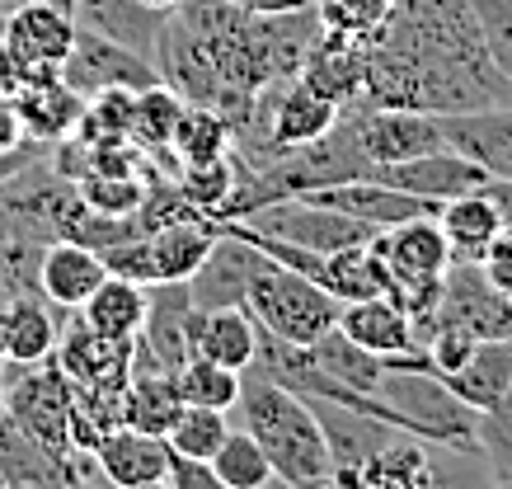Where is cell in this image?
<instances>
[{
	"instance_id": "cell-53",
	"label": "cell",
	"mask_w": 512,
	"mask_h": 489,
	"mask_svg": "<svg viewBox=\"0 0 512 489\" xmlns=\"http://www.w3.org/2000/svg\"><path fill=\"white\" fill-rule=\"evenodd\" d=\"M268 489H287V485H278V480H273V485H268Z\"/></svg>"
},
{
	"instance_id": "cell-34",
	"label": "cell",
	"mask_w": 512,
	"mask_h": 489,
	"mask_svg": "<svg viewBox=\"0 0 512 489\" xmlns=\"http://www.w3.org/2000/svg\"><path fill=\"white\" fill-rule=\"evenodd\" d=\"M226 433H231V424H226V414L221 410H202V405H184V410L174 414L170 433H165V442H170L174 457H188V461H212L221 452V442H226Z\"/></svg>"
},
{
	"instance_id": "cell-42",
	"label": "cell",
	"mask_w": 512,
	"mask_h": 489,
	"mask_svg": "<svg viewBox=\"0 0 512 489\" xmlns=\"http://www.w3.org/2000/svg\"><path fill=\"white\" fill-rule=\"evenodd\" d=\"M19 90H24V66L5 48V15H0V99H15Z\"/></svg>"
},
{
	"instance_id": "cell-7",
	"label": "cell",
	"mask_w": 512,
	"mask_h": 489,
	"mask_svg": "<svg viewBox=\"0 0 512 489\" xmlns=\"http://www.w3.org/2000/svg\"><path fill=\"white\" fill-rule=\"evenodd\" d=\"M5 48L24 66V85L62 76L66 57L76 48V15L47 0H19L5 10Z\"/></svg>"
},
{
	"instance_id": "cell-28",
	"label": "cell",
	"mask_w": 512,
	"mask_h": 489,
	"mask_svg": "<svg viewBox=\"0 0 512 489\" xmlns=\"http://www.w3.org/2000/svg\"><path fill=\"white\" fill-rule=\"evenodd\" d=\"M184 410V395L174 372H132L123 391V424L141 428V433H170L174 414Z\"/></svg>"
},
{
	"instance_id": "cell-22",
	"label": "cell",
	"mask_w": 512,
	"mask_h": 489,
	"mask_svg": "<svg viewBox=\"0 0 512 489\" xmlns=\"http://www.w3.org/2000/svg\"><path fill=\"white\" fill-rule=\"evenodd\" d=\"M15 113H19V127H24V142L57 146L66 137H76L80 113H85V95H76L62 76L29 80L15 95Z\"/></svg>"
},
{
	"instance_id": "cell-36",
	"label": "cell",
	"mask_w": 512,
	"mask_h": 489,
	"mask_svg": "<svg viewBox=\"0 0 512 489\" xmlns=\"http://www.w3.org/2000/svg\"><path fill=\"white\" fill-rule=\"evenodd\" d=\"M132 127V90H99L85 99L76 137L80 142H127Z\"/></svg>"
},
{
	"instance_id": "cell-19",
	"label": "cell",
	"mask_w": 512,
	"mask_h": 489,
	"mask_svg": "<svg viewBox=\"0 0 512 489\" xmlns=\"http://www.w3.org/2000/svg\"><path fill=\"white\" fill-rule=\"evenodd\" d=\"M301 198L339 207V212L367 221V226H376V231H390V226H400V221H409V217H433L437 212V203H423V198H414V193L390 189V184H381V179H348V184L311 189V193H301Z\"/></svg>"
},
{
	"instance_id": "cell-52",
	"label": "cell",
	"mask_w": 512,
	"mask_h": 489,
	"mask_svg": "<svg viewBox=\"0 0 512 489\" xmlns=\"http://www.w3.org/2000/svg\"><path fill=\"white\" fill-rule=\"evenodd\" d=\"M489 489H512V480H494V485H489Z\"/></svg>"
},
{
	"instance_id": "cell-33",
	"label": "cell",
	"mask_w": 512,
	"mask_h": 489,
	"mask_svg": "<svg viewBox=\"0 0 512 489\" xmlns=\"http://www.w3.org/2000/svg\"><path fill=\"white\" fill-rule=\"evenodd\" d=\"M174 189L184 198L193 212L217 221L226 212L235 193V156H221V160H207V165H179L174 174Z\"/></svg>"
},
{
	"instance_id": "cell-1",
	"label": "cell",
	"mask_w": 512,
	"mask_h": 489,
	"mask_svg": "<svg viewBox=\"0 0 512 489\" xmlns=\"http://www.w3.org/2000/svg\"><path fill=\"white\" fill-rule=\"evenodd\" d=\"M235 410L245 414V428L254 433V442L264 447L278 485L296 489V485H306V480H315V475L334 471L325 428H320V419H315L306 395L287 391V386L259 377V372H245V386H240V405H235Z\"/></svg>"
},
{
	"instance_id": "cell-46",
	"label": "cell",
	"mask_w": 512,
	"mask_h": 489,
	"mask_svg": "<svg viewBox=\"0 0 512 489\" xmlns=\"http://www.w3.org/2000/svg\"><path fill=\"white\" fill-rule=\"evenodd\" d=\"M296 489H343V485H339V475L329 471V475H315V480H306V485H296Z\"/></svg>"
},
{
	"instance_id": "cell-51",
	"label": "cell",
	"mask_w": 512,
	"mask_h": 489,
	"mask_svg": "<svg viewBox=\"0 0 512 489\" xmlns=\"http://www.w3.org/2000/svg\"><path fill=\"white\" fill-rule=\"evenodd\" d=\"M47 5H57V10H71V15H76V0H47Z\"/></svg>"
},
{
	"instance_id": "cell-11",
	"label": "cell",
	"mask_w": 512,
	"mask_h": 489,
	"mask_svg": "<svg viewBox=\"0 0 512 489\" xmlns=\"http://www.w3.org/2000/svg\"><path fill=\"white\" fill-rule=\"evenodd\" d=\"M57 367L66 372V381L76 391H109L123 395L127 377H132V344H118V339H104L94 334L85 320L71 311V325L57 339Z\"/></svg>"
},
{
	"instance_id": "cell-40",
	"label": "cell",
	"mask_w": 512,
	"mask_h": 489,
	"mask_svg": "<svg viewBox=\"0 0 512 489\" xmlns=\"http://www.w3.org/2000/svg\"><path fill=\"white\" fill-rule=\"evenodd\" d=\"M390 5H395V0H315V19H320V29L367 38V33L381 29V19L390 15Z\"/></svg>"
},
{
	"instance_id": "cell-43",
	"label": "cell",
	"mask_w": 512,
	"mask_h": 489,
	"mask_svg": "<svg viewBox=\"0 0 512 489\" xmlns=\"http://www.w3.org/2000/svg\"><path fill=\"white\" fill-rule=\"evenodd\" d=\"M245 15H296V10H315V0H226Z\"/></svg>"
},
{
	"instance_id": "cell-6",
	"label": "cell",
	"mask_w": 512,
	"mask_h": 489,
	"mask_svg": "<svg viewBox=\"0 0 512 489\" xmlns=\"http://www.w3.org/2000/svg\"><path fill=\"white\" fill-rule=\"evenodd\" d=\"M71 381L57 367V358L29 363L24 377H10V395H5V414L29 433L38 447H47L52 457H76L71 452Z\"/></svg>"
},
{
	"instance_id": "cell-48",
	"label": "cell",
	"mask_w": 512,
	"mask_h": 489,
	"mask_svg": "<svg viewBox=\"0 0 512 489\" xmlns=\"http://www.w3.org/2000/svg\"><path fill=\"white\" fill-rule=\"evenodd\" d=\"M146 5H156V10H165V15H170V10H179L184 0H146Z\"/></svg>"
},
{
	"instance_id": "cell-31",
	"label": "cell",
	"mask_w": 512,
	"mask_h": 489,
	"mask_svg": "<svg viewBox=\"0 0 512 489\" xmlns=\"http://www.w3.org/2000/svg\"><path fill=\"white\" fill-rule=\"evenodd\" d=\"M179 113H184V95H174L165 80L137 90V95H132V127H127V142L141 146L146 156L170 151V137H174V127H179Z\"/></svg>"
},
{
	"instance_id": "cell-55",
	"label": "cell",
	"mask_w": 512,
	"mask_h": 489,
	"mask_svg": "<svg viewBox=\"0 0 512 489\" xmlns=\"http://www.w3.org/2000/svg\"><path fill=\"white\" fill-rule=\"evenodd\" d=\"M0 489H5V480H0Z\"/></svg>"
},
{
	"instance_id": "cell-37",
	"label": "cell",
	"mask_w": 512,
	"mask_h": 489,
	"mask_svg": "<svg viewBox=\"0 0 512 489\" xmlns=\"http://www.w3.org/2000/svg\"><path fill=\"white\" fill-rule=\"evenodd\" d=\"M76 189L90 212H113V217L141 212V203H146L141 174H85V179H76Z\"/></svg>"
},
{
	"instance_id": "cell-20",
	"label": "cell",
	"mask_w": 512,
	"mask_h": 489,
	"mask_svg": "<svg viewBox=\"0 0 512 489\" xmlns=\"http://www.w3.org/2000/svg\"><path fill=\"white\" fill-rule=\"evenodd\" d=\"M76 24L156 62L160 33H165L170 15L146 0H76Z\"/></svg>"
},
{
	"instance_id": "cell-4",
	"label": "cell",
	"mask_w": 512,
	"mask_h": 489,
	"mask_svg": "<svg viewBox=\"0 0 512 489\" xmlns=\"http://www.w3.org/2000/svg\"><path fill=\"white\" fill-rule=\"evenodd\" d=\"M221 226L202 212H184V217L165 221L146 236L127 240V245H113L104 250V264L118 278H132L141 287H160V283H188L198 264L207 259V250L217 245Z\"/></svg>"
},
{
	"instance_id": "cell-17",
	"label": "cell",
	"mask_w": 512,
	"mask_h": 489,
	"mask_svg": "<svg viewBox=\"0 0 512 489\" xmlns=\"http://www.w3.org/2000/svg\"><path fill=\"white\" fill-rule=\"evenodd\" d=\"M433 217H437V226H442V236H447V245H451V259H470V264H480L484 250L508 231V212H503V203H498L494 179L475 193H461V198L437 203Z\"/></svg>"
},
{
	"instance_id": "cell-25",
	"label": "cell",
	"mask_w": 512,
	"mask_h": 489,
	"mask_svg": "<svg viewBox=\"0 0 512 489\" xmlns=\"http://www.w3.org/2000/svg\"><path fill=\"white\" fill-rule=\"evenodd\" d=\"M57 339H62V320L43 292H19L5 301V363H43L57 353Z\"/></svg>"
},
{
	"instance_id": "cell-29",
	"label": "cell",
	"mask_w": 512,
	"mask_h": 489,
	"mask_svg": "<svg viewBox=\"0 0 512 489\" xmlns=\"http://www.w3.org/2000/svg\"><path fill=\"white\" fill-rule=\"evenodd\" d=\"M311 358L325 367L329 377L343 381V386H348V391H357V395H376V381L386 377V358H381V353H372V348L353 344L339 325H334L325 339H315Z\"/></svg>"
},
{
	"instance_id": "cell-27",
	"label": "cell",
	"mask_w": 512,
	"mask_h": 489,
	"mask_svg": "<svg viewBox=\"0 0 512 489\" xmlns=\"http://www.w3.org/2000/svg\"><path fill=\"white\" fill-rule=\"evenodd\" d=\"M451 391L466 400L470 410H494L503 391L512 386V339H480L470 348V358L451 377H442Z\"/></svg>"
},
{
	"instance_id": "cell-35",
	"label": "cell",
	"mask_w": 512,
	"mask_h": 489,
	"mask_svg": "<svg viewBox=\"0 0 512 489\" xmlns=\"http://www.w3.org/2000/svg\"><path fill=\"white\" fill-rule=\"evenodd\" d=\"M212 471L226 480L231 489H268L278 475H273V466H268L264 447L254 442V433L249 428H240V433H226V442H221V452L212 457Z\"/></svg>"
},
{
	"instance_id": "cell-23",
	"label": "cell",
	"mask_w": 512,
	"mask_h": 489,
	"mask_svg": "<svg viewBox=\"0 0 512 489\" xmlns=\"http://www.w3.org/2000/svg\"><path fill=\"white\" fill-rule=\"evenodd\" d=\"M311 410H315V419H320V428H325L334 471H353V466H362L372 452H381L395 433H404V428L386 424V419H376V414L348 410V405H334V400H311Z\"/></svg>"
},
{
	"instance_id": "cell-8",
	"label": "cell",
	"mask_w": 512,
	"mask_h": 489,
	"mask_svg": "<svg viewBox=\"0 0 512 489\" xmlns=\"http://www.w3.org/2000/svg\"><path fill=\"white\" fill-rule=\"evenodd\" d=\"M343 118L353 127L357 151L367 156V165H390V160H409L423 151H442V118L437 113H409V109H376V104H343Z\"/></svg>"
},
{
	"instance_id": "cell-14",
	"label": "cell",
	"mask_w": 512,
	"mask_h": 489,
	"mask_svg": "<svg viewBox=\"0 0 512 489\" xmlns=\"http://www.w3.org/2000/svg\"><path fill=\"white\" fill-rule=\"evenodd\" d=\"M104 278H109L104 254L90 250V245H80V240H71V236L52 240V245H43V254H38V292H43L62 316L80 311Z\"/></svg>"
},
{
	"instance_id": "cell-2",
	"label": "cell",
	"mask_w": 512,
	"mask_h": 489,
	"mask_svg": "<svg viewBox=\"0 0 512 489\" xmlns=\"http://www.w3.org/2000/svg\"><path fill=\"white\" fill-rule=\"evenodd\" d=\"M376 400L395 410V424L404 433L480 457V410H470L466 400L437 377L428 353L386 358V377L376 381Z\"/></svg>"
},
{
	"instance_id": "cell-50",
	"label": "cell",
	"mask_w": 512,
	"mask_h": 489,
	"mask_svg": "<svg viewBox=\"0 0 512 489\" xmlns=\"http://www.w3.org/2000/svg\"><path fill=\"white\" fill-rule=\"evenodd\" d=\"M127 489H170V480H146V485H127Z\"/></svg>"
},
{
	"instance_id": "cell-10",
	"label": "cell",
	"mask_w": 512,
	"mask_h": 489,
	"mask_svg": "<svg viewBox=\"0 0 512 489\" xmlns=\"http://www.w3.org/2000/svg\"><path fill=\"white\" fill-rule=\"evenodd\" d=\"M268 254L254 245V240L235 236L221 226L217 245L207 250V259L198 264V273L188 278V297L198 311H217V306H245L254 278L264 273Z\"/></svg>"
},
{
	"instance_id": "cell-21",
	"label": "cell",
	"mask_w": 512,
	"mask_h": 489,
	"mask_svg": "<svg viewBox=\"0 0 512 489\" xmlns=\"http://www.w3.org/2000/svg\"><path fill=\"white\" fill-rule=\"evenodd\" d=\"M170 442L160 433H141V428L118 424L109 438L94 447V466L104 471L113 489L127 485H146V480H170Z\"/></svg>"
},
{
	"instance_id": "cell-26",
	"label": "cell",
	"mask_w": 512,
	"mask_h": 489,
	"mask_svg": "<svg viewBox=\"0 0 512 489\" xmlns=\"http://www.w3.org/2000/svg\"><path fill=\"white\" fill-rule=\"evenodd\" d=\"M146 306H151V287H141V283H132V278L109 273L104 283L94 287V297L80 306L76 316L85 320L94 334H104V339L137 344L141 325H146Z\"/></svg>"
},
{
	"instance_id": "cell-24",
	"label": "cell",
	"mask_w": 512,
	"mask_h": 489,
	"mask_svg": "<svg viewBox=\"0 0 512 489\" xmlns=\"http://www.w3.org/2000/svg\"><path fill=\"white\" fill-rule=\"evenodd\" d=\"M259 348V325L245 306H217V311H193V358L249 372Z\"/></svg>"
},
{
	"instance_id": "cell-54",
	"label": "cell",
	"mask_w": 512,
	"mask_h": 489,
	"mask_svg": "<svg viewBox=\"0 0 512 489\" xmlns=\"http://www.w3.org/2000/svg\"><path fill=\"white\" fill-rule=\"evenodd\" d=\"M508 104H512V90H508Z\"/></svg>"
},
{
	"instance_id": "cell-18",
	"label": "cell",
	"mask_w": 512,
	"mask_h": 489,
	"mask_svg": "<svg viewBox=\"0 0 512 489\" xmlns=\"http://www.w3.org/2000/svg\"><path fill=\"white\" fill-rule=\"evenodd\" d=\"M339 330L353 344L372 348L381 358H404V353H423L419 325L404 311L395 297H362V301H343L339 311Z\"/></svg>"
},
{
	"instance_id": "cell-13",
	"label": "cell",
	"mask_w": 512,
	"mask_h": 489,
	"mask_svg": "<svg viewBox=\"0 0 512 489\" xmlns=\"http://www.w3.org/2000/svg\"><path fill=\"white\" fill-rule=\"evenodd\" d=\"M442 137L451 151L475 160L489 179L512 184V104H489L475 113H442Z\"/></svg>"
},
{
	"instance_id": "cell-41",
	"label": "cell",
	"mask_w": 512,
	"mask_h": 489,
	"mask_svg": "<svg viewBox=\"0 0 512 489\" xmlns=\"http://www.w3.org/2000/svg\"><path fill=\"white\" fill-rule=\"evenodd\" d=\"M170 489H231L212 471V461H188V457H174L170 461Z\"/></svg>"
},
{
	"instance_id": "cell-39",
	"label": "cell",
	"mask_w": 512,
	"mask_h": 489,
	"mask_svg": "<svg viewBox=\"0 0 512 489\" xmlns=\"http://www.w3.org/2000/svg\"><path fill=\"white\" fill-rule=\"evenodd\" d=\"M475 24H480V43L489 62L503 80H512V0H470Z\"/></svg>"
},
{
	"instance_id": "cell-16",
	"label": "cell",
	"mask_w": 512,
	"mask_h": 489,
	"mask_svg": "<svg viewBox=\"0 0 512 489\" xmlns=\"http://www.w3.org/2000/svg\"><path fill=\"white\" fill-rule=\"evenodd\" d=\"M433 471H437V442H423L414 433H395L362 466L334 475H339L343 489H428Z\"/></svg>"
},
{
	"instance_id": "cell-12",
	"label": "cell",
	"mask_w": 512,
	"mask_h": 489,
	"mask_svg": "<svg viewBox=\"0 0 512 489\" xmlns=\"http://www.w3.org/2000/svg\"><path fill=\"white\" fill-rule=\"evenodd\" d=\"M372 179L390 184V189H404L423 198V203H447V198H461V193H475L489 184V174L466 160L461 151H423V156H409V160H390V165H376Z\"/></svg>"
},
{
	"instance_id": "cell-49",
	"label": "cell",
	"mask_w": 512,
	"mask_h": 489,
	"mask_svg": "<svg viewBox=\"0 0 512 489\" xmlns=\"http://www.w3.org/2000/svg\"><path fill=\"white\" fill-rule=\"evenodd\" d=\"M0 363H5V301H0Z\"/></svg>"
},
{
	"instance_id": "cell-32",
	"label": "cell",
	"mask_w": 512,
	"mask_h": 489,
	"mask_svg": "<svg viewBox=\"0 0 512 489\" xmlns=\"http://www.w3.org/2000/svg\"><path fill=\"white\" fill-rule=\"evenodd\" d=\"M179 395H184V405H202V410H221L231 414L240 405V386H245V372H231V367L212 363V358H188L179 372Z\"/></svg>"
},
{
	"instance_id": "cell-3",
	"label": "cell",
	"mask_w": 512,
	"mask_h": 489,
	"mask_svg": "<svg viewBox=\"0 0 512 489\" xmlns=\"http://www.w3.org/2000/svg\"><path fill=\"white\" fill-rule=\"evenodd\" d=\"M245 311L254 316V325L268 330L273 339L296 344V348H311L315 339H325V334L339 325L343 301L329 297L325 287L311 283V278L282 269L278 259H268L264 273H259L254 287H249Z\"/></svg>"
},
{
	"instance_id": "cell-47",
	"label": "cell",
	"mask_w": 512,
	"mask_h": 489,
	"mask_svg": "<svg viewBox=\"0 0 512 489\" xmlns=\"http://www.w3.org/2000/svg\"><path fill=\"white\" fill-rule=\"evenodd\" d=\"M5 395H10V372H5V363H0V414H5Z\"/></svg>"
},
{
	"instance_id": "cell-45",
	"label": "cell",
	"mask_w": 512,
	"mask_h": 489,
	"mask_svg": "<svg viewBox=\"0 0 512 489\" xmlns=\"http://www.w3.org/2000/svg\"><path fill=\"white\" fill-rule=\"evenodd\" d=\"M66 489H113L109 480H104V471H99V466H94V475H85V480H71V485Z\"/></svg>"
},
{
	"instance_id": "cell-9",
	"label": "cell",
	"mask_w": 512,
	"mask_h": 489,
	"mask_svg": "<svg viewBox=\"0 0 512 489\" xmlns=\"http://www.w3.org/2000/svg\"><path fill=\"white\" fill-rule=\"evenodd\" d=\"M62 80L76 90V95H99V90H146V85H156L160 71L151 57H141L132 48H118L109 38H99V33L80 29L76 24V48L66 57L62 66Z\"/></svg>"
},
{
	"instance_id": "cell-44",
	"label": "cell",
	"mask_w": 512,
	"mask_h": 489,
	"mask_svg": "<svg viewBox=\"0 0 512 489\" xmlns=\"http://www.w3.org/2000/svg\"><path fill=\"white\" fill-rule=\"evenodd\" d=\"M24 146V127H19L15 99H0V156H10Z\"/></svg>"
},
{
	"instance_id": "cell-5",
	"label": "cell",
	"mask_w": 512,
	"mask_h": 489,
	"mask_svg": "<svg viewBox=\"0 0 512 489\" xmlns=\"http://www.w3.org/2000/svg\"><path fill=\"white\" fill-rule=\"evenodd\" d=\"M217 226H231L240 236H264V240H282V245H301V250L315 254H339V250H357V245H372L381 231L367 226V221L348 217L339 207H325L315 198H278V203H264L245 212V217L217 221Z\"/></svg>"
},
{
	"instance_id": "cell-15",
	"label": "cell",
	"mask_w": 512,
	"mask_h": 489,
	"mask_svg": "<svg viewBox=\"0 0 512 489\" xmlns=\"http://www.w3.org/2000/svg\"><path fill=\"white\" fill-rule=\"evenodd\" d=\"M296 76L306 80L315 95L334 99V104H353V99H362V80H367V38L320 29Z\"/></svg>"
},
{
	"instance_id": "cell-30",
	"label": "cell",
	"mask_w": 512,
	"mask_h": 489,
	"mask_svg": "<svg viewBox=\"0 0 512 489\" xmlns=\"http://www.w3.org/2000/svg\"><path fill=\"white\" fill-rule=\"evenodd\" d=\"M231 142H235V132L226 123V113L207 109V104H184L179 127H174V137H170V156L179 165H207V160L231 156Z\"/></svg>"
},
{
	"instance_id": "cell-38",
	"label": "cell",
	"mask_w": 512,
	"mask_h": 489,
	"mask_svg": "<svg viewBox=\"0 0 512 489\" xmlns=\"http://www.w3.org/2000/svg\"><path fill=\"white\" fill-rule=\"evenodd\" d=\"M480 457L494 480H512V386L494 410L480 414Z\"/></svg>"
}]
</instances>
